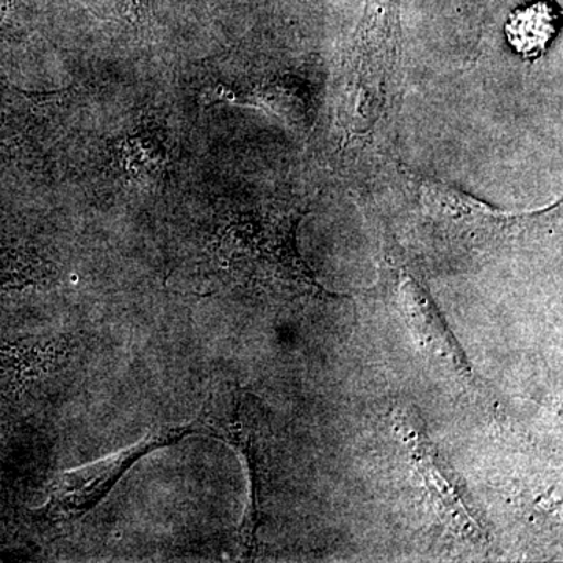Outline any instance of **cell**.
<instances>
[{"instance_id":"6da1fadb","label":"cell","mask_w":563,"mask_h":563,"mask_svg":"<svg viewBox=\"0 0 563 563\" xmlns=\"http://www.w3.org/2000/svg\"><path fill=\"white\" fill-rule=\"evenodd\" d=\"M195 428L165 429L146 437L143 442L121 453L110 455L90 465L63 473L51 485L49 498L44 506L43 517L52 525L68 523L90 512L96 504L117 485L125 472L151 451L179 442Z\"/></svg>"},{"instance_id":"52a82bcc","label":"cell","mask_w":563,"mask_h":563,"mask_svg":"<svg viewBox=\"0 0 563 563\" xmlns=\"http://www.w3.org/2000/svg\"><path fill=\"white\" fill-rule=\"evenodd\" d=\"M554 32L555 16L553 10L543 5V3L520 11L507 25V35H509L510 43L517 47L520 54L529 55V57L539 55Z\"/></svg>"},{"instance_id":"3957f363","label":"cell","mask_w":563,"mask_h":563,"mask_svg":"<svg viewBox=\"0 0 563 563\" xmlns=\"http://www.w3.org/2000/svg\"><path fill=\"white\" fill-rule=\"evenodd\" d=\"M228 401V409L210 407L206 426L231 442L233 446L239 448L240 453L246 459L251 479V509L244 521L243 540L244 544L252 550L262 521L263 495L272 479L268 435H266V422L263 421L265 418L254 396L235 391L229 395Z\"/></svg>"},{"instance_id":"5b68a950","label":"cell","mask_w":563,"mask_h":563,"mask_svg":"<svg viewBox=\"0 0 563 563\" xmlns=\"http://www.w3.org/2000/svg\"><path fill=\"white\" fill-rule=\"evenodd\" d=\"M365 36L352 57L342 103V113L350 120V131L358 133L368 131L379 118L391 55L387 33L372 29Z\"/></svg>"},{"instance_id":"7a4b0ae2","label":"cell","mask_w":563,"mask_h":563,"mask_svg":"<svg viewBox=\"0 0 563 563\" xmlns=\"http://www.w3.org/2000/svg\"><path fill=\"white\" fill-rule=\"evenodd\" d=\"M421 202L435 232L448 243L470 251L506 242L537 217L503 213L454 188L429 181L422 184Z\"/></svg>"},{"instance_id":"277c9868","label":"cell","mask_w":563,"mask_h":563,"mask_svg":"<svg viewBox=\"0 0 563 563\" xmlns=\"http://www.w3.org/2000/svg\"><path fill=\"white\" fill-rule=\"evenodd\" d=\"M396 431L401 435L402 443L412 455L422 481L433 493L437 501L442 504L444 515L450 518L451 525L466 539H473L476 542L484 540L483 526L463 501L461 488L455 484L454 476L448 472L446 465L440 461L435 448L429 442L418 413L415 410H401L396 417Z\"/></svg>"},{"instance_id":"8992f818","label":"cell","mask_w":563,"mask_h":563,"mask_svg":"<svg viewBox=\"0 0 563 563\" xmlns=\"http://www.w3.org/2000/svg\"><path fill=\"white\" fill-rule=\"evenodd\" d=\"M395 295L399 312L409 322L410 329L420 335L421 343L428 344L433 354L446 358L462 374L472 376V366L466 362L439 307L429 296L428 288L412 274L401 272L396 279Z\"/></svg>"}]
</instances>
